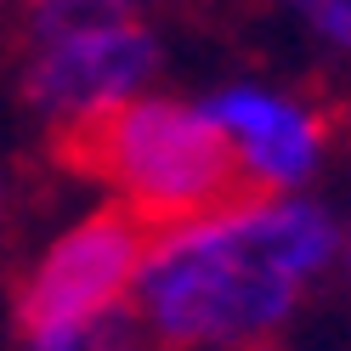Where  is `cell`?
<instances>
[{"instance_id":"cell-8","label":"cell","mask_w":351,"mask_h":351,"mask_svg":"<svg viewBox=\"0 0 351 351\" xmlns=\"http://www.w3.org/2000/svg\"><path fill=\"white\" fill-rule=\"evenodd\" d=\"M272 6L312 51L351 69V0H272Z\"/></svg>"},{"instance_id":"cell-9","label":"cell","mask_w":351,"mask_h":351,"mask_svg":"<svg viewBox=\"0 0 351 351\" xmlns=\"http://www.w3.org/2000/svg\"><path fill=\"white\" fill-rule=\"evenodd\" d=\"M340 278H346V289H351V215H346V250H340Z\"/></svg>"},{"instance_id":"cell-10","label":"cell","mask_w":351,"mask_h":351,"mask_svg":"<svg viewBox=\"0 0 351 351\" xmlns=\"http://www.w3.org/2000/svg\"><path fill=\"white\" fill-rule=\"evenodd\" d=\"M0 6H6V12H23V6H34V0H0Z\"/></svg>"},{"instance_id":"cell-6","label":"cell","mask_w":351,"mask_h":351,"mask_svg":"<svg viewBox=\"0 0 351 351\" xmlns=\"http://www.w3.org/2000/svg\"><path fill=\"white\" fill-rule=\"evenodd\" d=\"M130 17H153V0H34L17 12L23 40L62 34V29H97V23H130Z\"/></svg>"},{"instance_id":"cell-11","label":"cell","mask_w":351,"mask_h":351,"mask_svg":"<svg viewBox=\"0 0 351 351\" xmlns=\"http://www.w3.org/2000/svg\"><path fill=\"white\" fill-rule=\"evenodd\" d=\"M306 351H351V346H306Z\"/></svg>"},{"instance_id":"cell-12","label":"cell","mask_w":351,"mask_h":351,"mask_svg":"<svg viewBox=\"0 0 351 351\" xmlns=\"http://www.w3.org/2000/svg\"><path fill=\"white\" fill-rule=\"evenodd\" d=\"M0 210H6V170H0Z\"/></svg>"},{"instance_id":"cell-4","label":"cell","mask_w":351,"mask_h":351,"mask_svg":"<svg viewBox=\"0 0 351 351\" xmlns=\"http://www.w3.org/2000/svg\"><path fill=\"white\" fill-rule=\"evenodd\" d=\"M142 250H147V221L130 215L125 204L102 199L80 210L23 261V272L12 283V328L34 335V328H69L130 312Z\"/></svg>"},{"instance_id":"cell-1","label":"cell","mask_w":351,"mask_h":351,"mask_svg":"<svg viewBox=\"0 0 351 351\" xmlns=\"http://www.w3.org/2000/svg\"><path fill=\"white\" fill-rule=\"evenodd\" d=\"M346 215L323 193H232L147 227L130 317L153 351H272L340 272Z\"/></svg>"},{"instance_id":"cell-5","label":"cell","mask_w":351,"mask_h":351,"mask_svg":"<svg viewBox=\"0 0 351 351\" xmlns=\"http://www.w3.org/2000/svg\"><path fill=\"white\" fill-rule=\"evenodd\" d=\"M204 114L232 147L244 193H312L335 153V119L328 108L267 74H227L199 91Z\"/></svg>"},{"instance_id":"cell-7","label":"cell","mask_w":351,"mask_h":351,"mask_svg":"<svg viewBox=\"0 0 351 351\" xmlns=\"http://www.w3.org/2000/svg\"><path fill=\"white\" fill-rule=\"evenodd\" d=\"M17 351H153L130 312L97 317V323H69V328H34L17 335Z\"/></svg>"},{"instance_id":"cell-2","label":"cell","mask_w":351,"mask_h":351,"mask_svg":"<svg viewBox=\"0 0 351 351\" xmlns=\"http://www.w3.org/2000/svg\"><path fill=\"white\" fill-rule=\"evenodd\" d=\"M51 147L102 199L125 204L147 227L182 221V215H199L232 193H244L232 147L204 114V102L165 91V85L119 102L114 114L91 119L85 130Z\"/></svg>"},{"instance_id":"cell-3","label":"cell","mask_w":351,"mask_h":351,"mask_svg":"<svg viewBox=\"0 0 351 351\" xmlns=\"http://www.w3.org/2000/svg\"><path fill=\"white\" fill-rule=\"evenodd\" d=\"M165 74V34L153 17L130 23H97V29H62L23 40L17 57V97L40 119L51 142L85 130L91 119L114 114L119 102L153 91Z\"/></svg>"}]
</instances>
